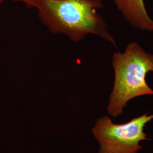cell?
Instances as JSON below:
<instances>
[{
	"instance_id": "3957f363",
	"label": "cell",
	"mask_w": 153,
	"mask_h": 153,
	"mask_svg": "<svg viewBox=\"0 0 153 153\" xmlns=\"http://www.w3.org/2000/svg\"><path fill=\"white\" fill-rule=\"evenodd\" d=\"M153 119L148 113L122 124L113 123L107 116L99 118L92 129L99 153H137L142 148L140 142L148 140L144 128Z\"/></svg>"
},
{
	"instance_id": "277c9868",
	"label": "cell",
	"mask_w": 153,
	"mask_h": 153,
	"mask_svg": "<svg viewBox=\"0 0 153 153\" xmlns=\"http://www.w3.org/2000/svg\"><path fill=\"white\" fill-rule=\"evenodd\" d=\"M126 22L137 30L153 32V19L148 14L144 0H114Z\"/></svg>"
},
{
	"instance_id": "6da1fadb",
	"label": "cell",
	"mask_w": 153,
	"mask_h": 153,
	"mask_svg": "<svg viewBox=\"0 0 153 153\" xmlns=\"http://www.w3.org/2000/svg\"><path fill=\"white\" fill-rule=\"evenodd\" d=\"M102 0H38L34 8L40 22L54 34H63L74 43L96 35L116 47L107 23L98 10Z\"/></svg>"
},
{
	"instance_id": "7a4b0ae2",
	"label": "cell",
	"mask_w": 153,
	"mask_h": 153,
	"mask_svg": "<svg viewBox=\"0 0 153 153\" xmlns=\"http://www.w3.org/2000/svg\"><path fill=\"white\" fill-rule=\"evenodd\" d=\"M115 80L107 111L114 117L122 114L127 103L142 95H153L146 81V74L153 73V54L146 52L137 42L126 45L123 52L112 56Z\"/></svg>"
},
{
	"instance_id": "5b68a950",
	"label": "cell",
	"mask_w": 153,
	"mask_h": 153,
	"mask_svg": "<svg viewBox=\"0 0 153 153\" xmlns=\"http://www.w3.org/2000/svg\"><path fill=\"white\" fill-rule=\"evenodd\" d=\"M6 0H0V4L3 3ZM13 1L21 2L25 4L28 8H34L35 5L38 0H12Z\"/></svg>"
}]
</instances>
